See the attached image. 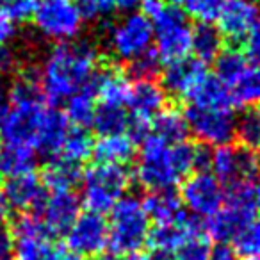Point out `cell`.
Returning <instances> with one entry per match:
<instances>
[{
    "mask_svg": "<svg viewBox=\"0 0 260 260\" xmlns=\"http://www.w3.org/2000/svg\"><path fill=\"white\" fill-rule=\"evenodd\" d=\"M98 48L91 41L57 43L38 72L45 100L61 102L79 93L98 70Z\"/></svg>",
    "mask_w": 260,
    "mask_h": 260,
    "instance_id": "6da1fadb",
    "label": "cell"
},
{
    "mask_svg": "<svg viewBox=\"0 0 260 260\" xmlns=\"http://www.w3.org/2000/svg\"><path fill=\"white\" fill-rule=\"evenodd\" d=\"M196 155L198 146L185 141L170 145L150 134L139 148L136 180L152 192L173 191L196 170Z\"/></svg>",
    "mask_w": 260,
    "mask_h": 260,
    "instance_id": "7a4b0ae2",
    "label": "cell"
},
{
    "mask_svg": "<svg viewBox=\"0 0 260 260\" xmlns=\"http://www.w3.org/2000/svg\"><path fill=\"white\" fill-rule=\"evenodd\" d=\"M143 15L152 22L155 52L160 61L171 62L191 52V25L178 6L164 0H143Z\"/></svg>",
    "mask_w": 260,
    "mask_h": 260,
    "instance_id": "3957f363",
    "label": "cell"
},
{
    "mask_svg": "<svg viewBox=\"0 0 260 260\" xmlns=\"http://www.w3.org/2000/svg\"><path fill=\"white\" fill-rule=\"evenodd\" d=\"M107 232V248L114 255L134 256L146 244L150 217L138 196L125 194L112 207Z\"/></svg>",
    "mask_w": 260,
    "mask_h": 260,
    "instance_id": "277c9868",
    "label": "cell"
},
{
    "mask_svg": "<svg viewBox=\"0 0 260 260\" xmlns=\"http://www.w3.org/2000/svg\"><path fill=\"white\" fill-rule=\"evenodd\" d=\"M256 202L251 184L232 185L224 192L223 205L207 219L205 235L219 244L234 241V237L256 217Z\"/></svg>",
    "mask_w": 260,
    "mask_h": 260,
    "instance_id": "5b68a950",
    "label": "cell"
},
{
    "mask_svg": "<svg viewBox=\"0 0 260 260\" xmlns=\"http://www.w3.org/2000/svg\"><path fill=\"white\" fill-rule=\"evenodd\" d=\"M82 205L89 212H111L112 207L126 194L130 173L125 166L100 164L87 168L82 173Z\"/></svg>",
    "mask_w": 260,
    "mask_h": 260,
    "instance_id": "8992f818",
    "label": "cell"
},
{
    "mask_svg": "<svg viewBox=\"0 0 260 260\" xmlns=\"http://www.w3.org/2000/svg\"><path fill=\"white\" fill-rule=\"evenodd\" d=\"M61 246L36 214H20L11 230L13 260H61Z\"/></svg>",
    "mask_w": 260,
    "mask_h": 260,
    "instance_id": "52a82bcc",
    "label": "cell"
},
{
    "mask_svg": "<svg viewBox=\"0 0 260 260\" xmlns=\"http://www.w3.org/2000/svg\"><path fill=\"white\" fill-rule=\"evenodd\" d=\"M105 40L112 57L125 62L134 61L136 57L153 48L152 22L143 13H128L119 22L109 23Z\"/></svg>",
    "mask_w": 260,
    "mask_h": 260,
    "instance_id": "ba28073f",
    "label": "cell"
},
{
    "mask_svg": "<svg viewBox=\"0 0 260 260\" xmlns=\"http://www.w3.org/2000/svg\"><path fill=\"white\" fill-rule=\"evenodd\" d=\"M36 30L57 43H70L82 30V16L73 0H41L32 13Z\"/></svg>",
    "mask_w": 260,
    "mask_h": 260,
    "instance_id": "9c48e42d",
    "label": "cell"
},
{
    "mask_svg": "<svg viewBox=\"0 0 260 260\" xmlns=\"http://www.w3.org/2000/svg\"><path fill=\"white\" fill-rule=\"evenodd\" d=\"M9 102V100H8ZM48 107L45 100L9 102V109L0 121V134L9 145L29 146L36 152Z\"/></svg>",
    "mask_w": 260,
    "mask_h": 260,
    "instance_id": "30bf717a",
    "label": "cell"
},
{
    "mask_svg": "<svg viewBox=\"0 0 260 260\" xmlns=\"http://www.w3.org/2000/svg\"><path fill=\"white\" fill-rule=\"evenodd\" d=\"M189 132L203 146H224L235 138V118L232 107H200L191 105L185 109Z\"/></svg>",
    "mask_w": 260,
    "mask_h": 260,
    "instance_id": "8fae6325",
    "label": "cell"
},
{
    "mask_svg": "<svg viewBox=\"0 0 260 260\" xmlns=\"http://www.w3.org/2000/svg\"><path fill=\"white\" fill-rule=\"evenodd\" d=\"M178 196L191 216L209 219L223 205L224 189L210 171H194L182 182Z\"/></svg>",
    "mask_w": 260,
    "mask_h": 260,
    "instance_id": "7c38bea8",
    "label": "cell"
},
{
    "mask_svg": "<svg viewBox=\"0 0 260 260\" xmlns=\"http://www.w3.org/2000/svg\"><path fill=\"white\" fill-rule=\"evenodd\" d=\"M212 175L221 182V185H239L251 184L253 178L258 175L260 159L255 152L242 148V146H217L210 159Z\"/></svg>",
    "mask_w": 260,
    "mask_h": 260,
    "instance_id": "4fadbf2b",
    "label": "cell"
},
{
    "mask_svg": "<svg viewBox=\"0 0 260 260\" xmlns=\"http://www.w3.org/2000/svg\"><path fill=\"white\" fill-rule=\"evenodd\" d=\"M107 221L102 214L84 212L79 214L70 230L66 232V246L80 258L98 256L107 248Z\"/></svg>",
    "mask_w": 260,
    "mask_h": 260,
    "instance_id": "5bb4252c",
    "label": "cell"
},
{
    "mask_svg": "<svg viewBox=\"0 0 260 260\" xmlns=\"http://www.w3.org/2000/svg\"><path fill=\"white\" fill-rule=\"evenodd\" d=\"M258 16L260 8L256 0H226L216 16L217 30L223 40L239 45L258 22Z\"/></svg>",
    "mask_w": 260,
    "mask_h": 260,
    "instance_id": "9a60e30c",
    "label": "cell"
},
{
    "mask_svg": "<svg viewBox=\"0 0 260 260\" xmlns=\"http://www.w3.org/2000/svg\"><path fill=\"white\" fill-rule=\"evenodd\" d=\"M45 196V184L36 173H25L11 177L6 180L2 187L0 200L4 202L6 209L20 214H29L30 210H40Z\"/></svg>",
    "mask_w": 260,
    "mask_h": 260,
    "instance_id": "2e32d148",
    "label": "cell"
},
{
    "mask_svg": "<svg viewBox=\"0 0 260 260\" xmlns=\"http://www.w3.org/2000/svg\"><path fill=\"white\" fill-rule=\"evenodd\" d=\"M80 198L73 191H50L40 207V219L52 235L66 234L80 214Z\"/></svg>",
    "mask_w": 260,
    "mask_h": 260,
    "instance_id": "e0dca14e",
    "label": "cell"
},
{
    "mask_svg": "<svg viewBox=\"0 0 260 260\" xmlns=\"http://www.w3.org/2000/svg\"><path fill=\"white\" fill-rule=\"evenodd\" d=\"M207 73V64L196 57H182L166 62L162 70V89L175 98H189V94L198 87Z\"/></svg>",
    "mask_w": 260,
    "mask_h": 260,
    "instance_id": "ac0fdd59",
    "label": "cell"
},
{
    "mask_svg": "<svg viewBox=\"0 0 260 260\" xmlns=\"http://www.w3.org/2000/svg\"><path fill=\"white\" fill-rule=\"evenodd\" d=\"M126 105L132 118L152 121L166 105V93L155 80H136L130 84Z\"/></svg>",
    "mask_w": 260,
    "mask_h": 260,
    "instance_id": "d6986e66",
    "label": "cell"
},
{
    "mask_svg": "<svg viewBox=\"0 0 260 260\" xmlns=\"http://www.w3.org/2000/svg\"><path fill=\"white\" fill-rule=\"evenodd\" d=\"M203 232L198 217L185 212L180 219L166 224H155V228H150L148 244L152 249H162V251H177V248L191 235Z\"/></svg>",
    "mask_w": 260,
    "mask_h": 260,
    "instance_id": "ffe728a7",
    "label": "cell"
},
{
    "mask_svg": "<svg viewBox=\"0 0 260 260\" xmlns=\"http://www.w3.org/2000/svg\"><path fill=\"white\" fill-rule=\"evenodd\" d=\"M70 128L72 126H70V121L66 119L64 112L48 107L47 116H45V121H43V128H41L40 139H38L36 152L50 155L52 159L57 157Z\"/></svg>",
    "mask_w": 260,
    "mask_h": 260,
    "instance_id": "44dd1931",
    "label": "cell"
},
{
    "mask_svg": "<svg viewBox=\"0 0 260 260\" xmlns=\"http://www.w3.org/2000/svg\"><path fill=\"white\" fill-rule=\"evenodd\" d=\"M136 143L126 134L104 136L93 145V157L100 164H116L125 166L134 159Z\"/></svg>",
    "mask_w": 260,
    "mask_h": 260,
    "instance_id": "7402d4cb",
    "label": "cell"
},
{
    "mask_svg": "<svg viewBox=\"0 0 260 260\" xmlns=\"http://www.w3.org/2000/svg\"><path fill=\"white\" fill-rule=\"evenodd\" d=\"M146 214L150 219L155 221V224H166L180 219L187 210L184 209L180 202V196L173 191H155L143 200Z\"/></svg>",
    "mask_w": 260,
    "mask_h": 260,
    "instance_id": "603a6c76",
    "label": "cell"
},
{
    "mask_svg": "<svg viewBox=\"0 0 260 260\" xmlns=\"http://www.w3.org/2000/svg\"><path fill=\"white\" fill-rule=\"evenodd\" d=\"M224 47V40L217 27L209 22H198L191 27V50L202 62H214Z\"/></svg>",
    "mask_w": 260,
    "mask_h": 260,
    "instance_id": "cb8c5ba5",
    "label": "cell"
},
{
    "mask_svg": "<svg viewBox=\"0 0 260 260\" xmlns=\"http://www.w3.org/2000/svg\"><path fill=\"white\" fill-rule=\"evenodd\" d=\"M153 136L170 145L184 143L189 136V125L185 114L177 107H164L155 118L152 119Z\"/></svg>",
    "mask_w": 260,
    "mask_h": 260,
    "instance_id": "d4e9b609",
    "label": "cell"
},
{
    "mask_svg": "<svg viewBox=\"0 0 260 260\" xmlns=\"http://www.w3.org/2000/svg\"><path fill=\"white\" fill-rule=\"evenodd\" d=\"M80 178H82V168L79 164L70 162L62 157H54L45 168L41 180L50 191H73Z\"/></svg>",
    "mask_w": 260,
    "mask_h": 260,
    "instance_id": "484cf974",
    "label": "cell"
},
{
    "mask_svg": "<svg viewBox=\"0 0 260 260\" xmlns=\"http://www.w3.org/2000/svg\"><path fill=\"white\" fill-rule=\"evenodd\" d=\"M36 166V152L29 146L9 145L0 146V175L11 178L32 173Z\"/></svg>",
    "mask_w": 260,
    "mask_h": 260,
    "instance_id": "4316f807",
    "label": "cell"
},
{
    "mask_svg": "<svg viewBox=\"0 0 260 260\" xmlns=\"http://www.w3.org/2000/svg\"><path fill=\"white\" fill-rule=\"evenodd\" d=\"M191 105H200V107H232L234 109V100L232 93L224 84H221L216 77L207 75L202 82L198 84L194 91L187 98Z\"/></svg>",
    "mask_w": 260,
    "mask_h": 260,
    "instance_id": "83f0119b",
    "label": "cell"
},
{
    "mask_svg": "<svg viewBox=\"0 0 260 260\" xmlns=\"http://www.w3.org/2000/svg\"><path fill=\"white\" fill-rule=\"evenodd\" d=\"M93 125L94 132L104 136H114V134H125L126 125H128V114H126L125 107H118V105H107V104H98L93 114Z\"/></svg>",
    "mask_w": 260,
    "mask_h": 260,
    "instance_id": "f1b7e54d",
    "label": "cell"
},
{
    "mask_svg": "<svg viewBox=\"0 0 260 260\" xmlns=\"http://www.w3.org/2000/svg\"><path fill=\"white\" fill-rule=\"evenodd\" d=\"M216 66V79L221 84L230 89L235 82L242 77V73L248 70V62H246V55L239 50L237 47H230L221 50V54L214 61Z\"/></svg>",
    "mask_w": 260,
    "mask_h": 260,
    "instance_id": "f546056e",
    "label": "cell"
},
{
    "mask_svg": "<svg viewBox=\"0 0 260 260\" xmlns=\"http://www.w3.org/2000/svg\"><path fill=\"white\" fill-rule=\"evenodd\" d=\"M94 109H96V96L89 87H82L79 93L66 100L64 116L73 126L84 128L93 121Z\"/></svg>",
    "mask_w": 260,
    "mask_h": 260,
    "instance_id": "4dcf8cb0",
    "label": "cell"
},
{
    "mask_svg": "<svg viewBox=\"0 0 260 260\" xmlns=\"http://www.w3.org/2000/svg\"><path fill=\"white\" fill-rule=\"evenodd\" d=\"M93 139H91L89 132L86 128L73 126V128H70L57 157H62V159L80 166L84 160H87L93 155Z\"/></svg>",
    "mask_w": 260,
    "mask_h": 260,
    "instance_id": "1f68e13d",
    "label": "cell"
},
{
    "mask_svg": "<svg viewBox=\"0 0 260 260\" xmlns=\"http://www.w3.org/2000/svg\"><path fill=\"white\" fill-rule=\"evenodd\" d=\"M234 105L253 107L260 104V66H248L242 77L230 87Z\"/></svg>",
    "mask_w": 260,
    "mask_h": 260,
    "instance_id": "d6a6232c",
    "label": "cell"
},
{
    "mask_svg": "<svg viewBox=\"0 0 260 260\" xmlns=\"http://www.w3.org/2000/svg\"><path fill=\"white\" fill-rule=\"evenodd\" d=\"M235 138L239 139V146L258 152L260 150V111L258 109H246L235 121Z\"/></svg>",
    "mask_w": 260,
    "mask_h": 260,
    "instance_id": "836d02e7",
    "label": "cell"
},
{
    "mask_svg": "<svg viewBox=\"0 0 260 260\" xmlns=\"http://www.w3.org/2000/svg\"><path fill=\"white\" fill-rule=\"evenodd\" d=\"M234 249L244 258H260V217H255L234 237Z\"/></svg>",
    "mask_w": 260,
    "mask_h": 260,
    "instance_id": "e575fe53",
    "label": "cell"
},
{
    "mask_svg": "<svg viewBox=\"0 0 260 260\" xmlns=\"http://www.w3.org/2000/svg\"><path fill=\"white\" fill-rule=\"evenodd\" d=\"M212 246H210V239L205 235V232H198V234L187 237L180 246L177 248V260H209Z\"/></svg>",
    "mask_w": 260,
    "mask_h": 260,
    "instance_id": "d590c367",
    "label": "cell"
},
{
    "mask_svg": "<svg viewBox=\"0 0 260 260\" xmlns=\"http://www.w3.org/2000/svg\"><path fill=\"white\" fill-rule=\"evenodd\" d=\"M160 64L162 61L155 48H150L148 52L128 62V75H132L136 80H153L160 73Z\"/></svg>",
    "mask_w": 260,
    "mask_h": 260,
    "instance_id": "8d00e7d4",
    "label": "cell"
},
{
    "mask_svg": "<svg viewBox=\"0 0 260 260\" xmlns=\"http://www.w3.org/2000/svg\"><path fill=\"white\" fill-rule=\"evenodd\" d=\"M226 0H185V15L192 16L198 22H212L216 20L219 9Z\"/></svg>",
    "mask_w": 260,
    "mask_h": 260,
    "instance_id": "74e56055",
    "label": "cell"
},
{
    "mask_svg": "<svg viewBox=\"0 0 260 260\" xmlns=\"http://www.w3.org/2000/svg\"><path fill=\"white\" fill-rule=\"evenodd\" d=\"M82 20H98L114 11L112 0H73Z\"/></svg>",
    "mask_w": 260,
    "mask_h": 260,
    "instance_id": "f35d334b",
    "label": "cell"
},
{
    "mask_svg": "<svg viewBox=\"0 0 260 260\" xmlns=\"http://www.w3.org/2000/svg\"><path fill=\"white\" fill-rule=\"evenodd\" d=\"M2 6L16 23L32 18V13L36 9L34 0H2Z\"/></svg>",
    "mask_w": 260,
    "mask_h": 260,
    "instance_id": "ab89813d",
    "label": "cell"
},
{
    "mask_svg": "<svg viewBox=\"0 0 260 260\" xmlns=\"http://www.w3.org/2000/svg\"><path fill=\"white\" fill-rule=\"evenodd\" d=\"M244 50L246 57L253 62V66H260V20L244 38Z\"/></svg>",
    "mask_w": 260,
    "mask_h": 260,
    "instance_id": "60d3db41",
    "label": "cell"
},
{
    "mask_svg": "<svg viewBox=\"0 0 260 260\" xmlns=\"http://www.w3.org/2000/svg\"><path fill=\"white\" fill-rule=\"evenodd\" d=\"M16 25L18 23L9 16V13L6 11V8L0 2V47H6L9 41L15 40Z\"/></svg>",
    "mask_w": 260,
    "mask_h": 260,
    "instance_id": "b9f144b4",
    "label": "cell"
},
{
    "mask_svg": "<svg viewBox=\"0 0 260 260\" xmlns=\"http://www.w3.org/2000/svg\"><path fill=\"white\" fill-rule=\"evenodd\" d=\"M241 256L235 253V249L228 244H219L210 251L209 260H239Z\"/></svg>",
    "mask_w": 260,
    "mask_h": 260,
    "instance_id": "7bdbcfd3",
    "label": "cell"
},
{
    "mask_svg": "<svg viewBox=\"0 0 260 260\" xmlns=\"http://www.w3.org/2000/svg\"><path fill=\"white\" fill-rule=\"evenodd\" d=\"M143 4V0H112V6H114V11L121 13H134L139 6Z\"/></svg>",
    "mask_w": 260,
    "mask_h": 260,
    "instance_id": "ee69618b",
    "label": "cell"
},
{
    "mask_svg": "<svg viewBox=\"0 0 260 260\" xmlns=\"http://www.w3.org/2000/svg\"><path fill=\"white\" fill-rule=\"evenodd\" d=\"M139 260H177L173 253L170 251H162V249H152L146 255L139 256Z\"/></svg>",
    "mask_w": 260,
    "mask_h": 260,
    "instance_id": "f6af8a7d",
    "label": "cell"
},
{
    "mask_svg": "<svg viewBox=\"0 0 260 260\" xmlns=\"http://www.w3.org/2000/svg\"><path fill=\"white\" fill-rule=\"evenodd\" d=\"M9 109V102H8V91L4 89V86L0 84V121H2V118L6 116V112H8Z\"/></svg>",
    "mask_w": 260,
    "mask_h": 260,
    "instance_id": "bcb514c9",
    "label": "cell"
},
{
    "mask_svg": "<svg viewBox=\"0 0 260 260\" xmlns=\"http://www.w3.org/2000/svg\"><path fill=\"white\" fill-rule=\"evenodd\" d=\"M6 255H11V237L0 234V258Z\"/></svg>",
    "mask_w": 260,
    "mask_h": 260,
    "instance_id": "7dc6e473",
    "label": "cell"
},
{
    "mask_svg": "<svg viewBox=\"0 0 260 260\" xmlns=\"http://www.w3.org/2000/svg\"><path fill=\"white\" fill-rule=\"evenodd\" d=\"M6 221H8V209H6L4 202L0 200V234H2V228L6 226Z\"/></svg>",
    "mask_w": 260,
    "mask_h": 260,
    "instance_id": "c3c4849f",
    "label": "cell"
},
{
    "mask_svg": "<svg viewBox=\"0 0 260 260\" xmlns=\"http://www.w3.org/2000/svg\"><path fill=\"white\" fill-rule=\"evenodd\" d=\"M253 196H255L256 207H260V177L256 178L255 185H253Z\"/></svg>",
    "mask_w": 260,
    "mask_h": 260,
    "instance_id": "681fc988",
    "label": "cell"
},
{
    "mask_svg": "<svg viewBox=\"0 0 260 260\" xmlns=\"http://www.w3.org/2000/svg\"><path fill=\"white\" fill-rule=\"evenodd\" d=\"M164 2H168V4H171V6H180V4H185V0H164Z\"/></svg>",
    "mask_w": 260,
    "mask_h": 260,
    "instance_id": "f907efd6",
    "label": "cell"
},
{
    "mask_svg": "<svg viewBox=\"0 0 260 260\" xmlns=\"http://www.w3.org/2000/svg\"><path fill=\"white\" fill-rule=\"evenodd\" d=\"M61 260H84V258H80V256H77V255H66V256H62Z\"/></svg>",
    "mask_w": 260,
    "mask_h": 260,
    "instance_id": "816d5d0a",
    "label": "cell"
},
{
    "mask_svg": "<svg viewBox=\"0 0 260 260\" xmlns=\"http://www.w3.org/2000/svg\"><path fill=\"white\" fill-rule=\"evenodd\" d=\"M100 260H119V258H111V256H105V258H100ZM125 260H139L138 256H126Z\"/></svg>",
    "mask_w": 260,
    "mask_h": 260,
    "instance_id": "f5cc1de1",
    "label": "cell"
},
{
    "mask_svg": "<svg viewBox=\"0 0 260 260\" xmlns=\"http://www.w3.org/2000/svg\"><path fill=\"white\" fill-rule=\"evenodd\" d=\"M0 146H2V134H0Z\"/></svg>",
    "mask_w": 260,
    "mask_h": 260,
    "instance_id": "db71d44e",
    "label": "cell"
},
{
    "mask_svg": "<svg viewBox=\"0 0 260 260\" xmlns=\"http://www.w3.org/2000/svg\"><path fill=\"white\" fill-rule=\"evenodd\" d=\"M40 2H41V0H40Z\"/></svg>",
    "mask_w": 260,
    "mask_h": 260,
    "instance_id": "11a10c76",
    "label": "cell"
}]
</instances>
